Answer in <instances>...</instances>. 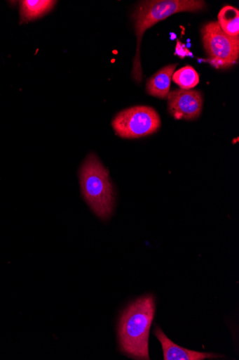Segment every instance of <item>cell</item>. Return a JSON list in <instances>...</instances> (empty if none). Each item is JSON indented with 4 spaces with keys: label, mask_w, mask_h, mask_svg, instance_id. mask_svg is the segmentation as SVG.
Returning <instances> with one entry per match:
<instances>
[{
    "label": "cell",
    "mask_w": 239,
    "mask_h": 360,
    "mask_svg": "<svg viewBox=\"0 0 239 360\" xmlns=\"http://www.w3.org/2000/svg\"><path fill=\"white\" fill-rule=\"evenodd\" d=\"M154 335L162 345L165 360H203L206 359H220L222 354L210 352H199L180 347L169 340L160 327H156Z\"/></svg>",
    "instance_id": "cell-7"
},
{
    "label": "cell",
    "mask_w": 239,
    "mask_h": 360,
    "mask_svg": "<svg viewBox=\"0 0 239 360\" xmlns=\"http://www.w3.org/2000/svg\"><path fill=\"white\" fill-rule=\"evenodd\" d=\"M56 1L49 0H41V1H32V0H24L20 2V23L28 22L33 20L38 19L50 12Z\"/></svg>",
    "instance_id": "cell-9"
},
{
    "label": "cell",
    "mask_w": 239,
    "mask_h": 360,
    "mask_svg": "<svg viewBox=\"0 0 239 360\" xmlns=\"http://www.w3.org/2000/svg\"><path fill=\"white\" fill-rule=\"evenodd\" d=\"M226 34L235 37L239 35V11L232 6H225L218 15V22Z\"/></svg>",
    "instance_id": "cell-10"
},
{
    "label": "cell",
    "mask_w": 239,
    "mask_h": 360,
    "mask_svg": "<svg viewBox=\"0 0 239 360\" xmlns=\"http://www.w3.org/2000/svg\"><path fill=\"white\" fill-rule=\"evenodd\" d=\"M202 41L218 68H228L235 64L239 57V37H230L221 29L217 22H210L201 30Z\"/></svg>",
    "instance_id": "cell-5"
},
{
    "label": "cell",
    "mask_w": 239,
    "mask_h": 360,
    "mask_svg": "<svg viewBox=\"0 0 239 360\" xmlns=\"http://www.w3.org/2000/svg\"><path fill=\"white\" fill-rule=\"evenodd\" d=\"M175 55L178 56L180 58L183 59L186 56H192V53L186 48L185 44L177 41Z\"/></svg>",
    "instance_id": "cell-12"
},
{
    "label": "cell",
    "mask_w": 239,
    "mask_h": 360,
    "mask_svg": "<svg viewBox=\"0 0 239 360\" xmlns=\"http://www.w3.org/2000/svg\"><path fill=\"white\" fill-rule=\"evenodd\" d=\"M177 67V64L166 65L151 77L147 81V93L160 99H165L169 94L170 83Z\"/></svg>",
    "instance_id": "cell-8"
},
{
    "label": "cell",
    "mask_w": 239,
    "mask_h": 360,
    "mask_svg": "<svg viewBox=\"0 0 239 360\" xmlns=\"http://www.w3.org/2000/svg\"><path fill=\"white\" fill-rule=\"evenodd\" d=\"M155 312L153 295L139 298L123 311L118 330L123 353L135 359H150L149 334Z\"/></svg>",
    "instance_id": "cell-1"
},
{
    "label": "cell",
    "mask_w": 239,
    "mask_h": 360,
    "mask_svg": "<svg viewBox=\"0 0 239 360\" xmlns=\"http://www.w3.org/2000/svg\"><path fill=\"white\" fill-rule=\"evenodd\" d=\"M80 182L85 200L101 219L112 215L115 193L109 172L94 153L88 155L80 171Z\"/></svg>",
    "instance_id": "cell-3"
},
{
    "label": "cell",
    "mask_w": 239,
    "mask_h": 360,
    "mask_svg": "<svg viewBox=\"0 0 239 360\" xmlns=\"http://www.w3.org/2000/svg\"><path fill=\"white\" fill-rule=\"evenodd\" d=\"M172 80L181 89L191 90L199 83V76L191 65H186L174 73Z\"/></svg>",
    "instance_id": "cell-11"
},
{
    "label": "cell",
    "mask_w": 239,
    "mask_h": 360,
    "mask_svg": "<svg viewBox=\"0 0 239 360\" xmlns=\"http://www.w3.org/2000/svg\"><path fill=\"white\" fill-rule=\"evenodd\" d=\"M167 98L169 112L176 120H192L200 116L203 103L200 91L177 89L169 92Z\"/></svg>",
    "instance_id": "cell-6"
},
{
    "label": "cell",
    "mask_w": 239,
    "mask_h": 360,
    "mask_svg": "<svg viewBox=\"0 0 239 360\" xmlns=\"http://www.w3.org/2000/svg\"><path fill=\"white\" fill-rule=\"evenodd\" d=\"M112 125L123 139H139L156 133L161 127V118L152 108L136 106L118 113Z\"/></svg>",
    "instance_id": "cell-4"
},
{
    "label": "cell",
    "mask_w": 239,
    "mask_h": 360,
    "mask_svg": "<svg viewBox=\"0 0 239 360\" xmlns=\"http://www.w3.org/2000/svg\"><path fill=\"white\" fill-rule=\"evenodd\" d=\"M206 8L200 0H155L142 2L132 14L135 32L137 38V51L133 60L132 77L142 83L143 70L140 58V48L145 32L158 22L183 12H197Z\"/></svg>",
    "instance_id": "cell-2"
}]
</instances>
